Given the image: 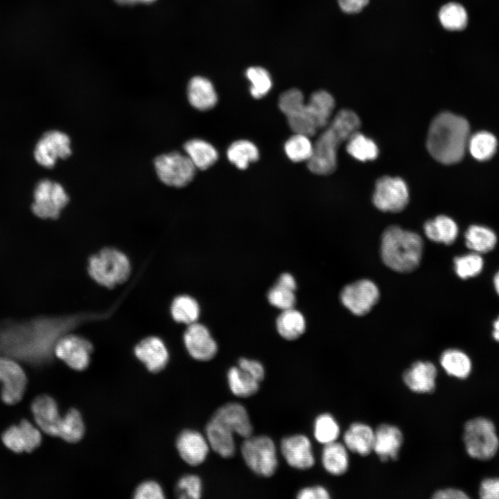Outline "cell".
<instances>
[{
    "instance_id": "db71d44e",
    "label": "cell",
    "mask_w": 499,
    "mask_h": 499,
    "mask_svg": "<svg viewBox=\"0 0 499 499\" xmlns=\"http://www.w3.org/2000/svg\"><path fill=\"white\" fill-rule=\"evenodd\" d=\"M277 283L294 291L297 288L295 278L289 273L282 274L279 277Z\"/></svg>"
},
{
    "instance_id": "ba28073f",
    "label": "cell",
    "mask_w": 499,
    "mask_h": 499,
    "mask_svg": "<svg viewBox=\"0 0 499 499\" xmlns=\"http://www.w3.org/2000/svg\"><path fill=\"white\" fill-rule=\"evenodd\" d=\"M463 440L468 454L482 460L493 457L499 446L493 423L482 417L475 418L466 423Z\"/></svg>"
},
{
    "instance_id": "277c9868",
    "label": "cell",
    "mask_w": 499,
    "mask_h": 499,
    "mask_svg": "<svg viewBox=\"0 0 499 499\" xmlns=\"http://www.w3.org/2000/svg\"><path fill=\"white\" fill-rule=\"evenodd\" d=\"M469 125L466 120L450 112H443L432 121L426 147L437 161L452 164L459 161L468 143Z\"/></svg>"
},
{
    "instance_id": "ab89813d",
    "label": "cell",
    "mask_w": 499,
    "mask_h": 499,
    "mask_svg": "<svg viewBox=\"0 0 499 499\" xmlns=\"http://www.w3.org/2000/svg\"><path fill=\"white\" fill-rule=\"evenodd\" d=\"M85 433V423L78 410L70 409L62 417L59 436L67 442L74 443L80 441Z\"/></svg>"
},
{
    "instance_id": "f1b7e54d",
    "label": "cell",
    "mask_w": 499,
    "mask_h": 499,
    "mask_svg": "<svg viewBox=\"0 0 499 499\" xmlns=\"http://www.w3.org/2000/svg\"><path fill=\"white\" fill-rule=\"evenodd\" d=\"M426 237L434 242L450 245L458 235V227L450 217L441 215L427 220L423 225Z\"/></svg>"
},
{
    "instance_id": "f907efd6",
    "label": "cell",
    "mask_w": 499,
    "mask_h": 499,
    "mask_svg": "<svg viewBox=\"0 0 499 499\" xmlns=\"http://www.w3.org/2000/svg\"><path fill=\"white\" fill-rule=\"evenodd\" d=\"M480 496L483 499H499V478H487L480 487Z\"/></svg>"
},
{
    "instance_id": "d6986e66",
    "label": "cell",
    "mask_w": 499,
    "mask_h": 499,
    "mask_svg": "<svg viewBox=\"0 0 499 499\" xmlns=\"http://www.w3.org/2000/svg\"><path fill=\"white\" fill-rule=\"evenodd\" d=\"M4 445L15 453L32 452L41 444L42 435L39 428L27 420H22L18 426H12L2 435Z\"/></svg>"
},
{
    "instance_id": "4fadbf2b",
    "label": "cell",
    "mask_w": 499,
    "mask_h": 499,
    "mask_svg": "<svg viewBox=\"0 0 499 499\" xmlns=\"http://www.w3.org/2000/svg\"><path fill=\"white\" fill-rule=\"evenodd\" d=\"M93 351L89 340L79 335L65 334L56 342L53 352L57 358L74 370L87 367Z\"/></svg>"
},
{
    "instance_id": "f6af8a7d",
    "label": "cell",
    "mask_w": 499,
    "mask_h": 499,
    "mask_svg": "<svg viewBox=\"0 0 499 499\" xmlns=\"http://www.w3.org/2000/svg\"><path fill=\"white\" fill-rule=\"evenodd\" d=\"M180 498L198 499L202 493V483L200 478L195 474L183 475L177 482Z\"/></svg>"
},
{
    "instance_id": "74e56055",
    "label": "cell",
    "mask_w": 499,
    "mask_h": 499,
    "mask_svg": "<svg viewBox=\"0 0 499 499\" xmlns=\"http://www.w3.org/2000/svg\"><path fill=\"white\" fill-rule=\"evenodd\" d=\"M170 313L175 322L189 325L197 322L200 315V307L193 297L180 295L173 299Z\"/></svg>"
},
{
    "instance_id": "d590c367",
    "label": "cell",
    "mask_w": 499,
    "mask_h": 499,
    "mask_svg": "<svg viewBox=\"0 0 499 499\" xmlns=\"http://www.w3.org/2000/svg\"><path fill=\"white\" fill-rule=\"evenodd\" d=\"M439 19L441 26L451 31L465 29L469 23V15L466 8L457 2L444 5L439 12Z\"/></svg>"
},
{
    "instance_id": "60d3db41",
    "label": "cell",
    "mask_w": 499,
    "mask_h": 499,
    "mask_svg": "<svg viewBox=\"0 0 499 499\" xmlns=\"http://www.w3.org/2000/svg\"><path fill=\"white\" fill-rule=\"evenodd\" d=\"M310 137L295 133L284 144V151L290 160L294 162L308 161L313 151Z\"/></svg>"
},
{
    "instance_id": "11a10c76",
    "label": "cell",
    "mask_w": 499,
    "mask_h": 499,
    "mask_svg": "<svg viewBox=\"0 0 499 499\" xmlns=\"http://www.w3.org/2000/svg\"><path fill=\"white\" fill-rule=\"evenodd\" d=\"M117 3L122 4V5H132L135 3H151L155 1L156 0H114Z\"/></svg>"
},
{
    "instance_id": "ee69618b",
    "label": "cell",
    "mask_w": 499,
    "mask_h": 499,
    "mask_svg": "<svg viewBox=\"0 0 499 499\" xmlns=\"http://www.w3.org/2000/svg\"><path fill=\"white\" fill-rule=\"evenodd\" d=\"M246 76L251 82L250 94L256 99L265 96L271 89L272 82L269 73L260 67H250Z\"/></svg>"
},
{
    "instance_id": "8d00e7d4",
    "label": "cell",
    "mask_w": 499,
    "mask_h": 499,
    "mask_svg": "<svg viewBox=\"0 0 499 499\" xmlns=\"http://www.w3.org/2000/svg\"><path fill=\"white\" fill-rule=\"evenodd\" d=\"M346 150L351 156L361 161L374 160L378 155L375 142L358 131L347 141Z\"/></svg>"
},
{
    "instance_id": "7a4b0ae2",
    "label": "cell",
    "mask_w": 499,
    "mask_h": 499,
    "mask_svg": "<svg viewBox=\"0 0 499 499\" xmlns=\"http://www.w3.org/2000/svg\"><path fill=\"white\" fill-rule=\"evenodd\" d=\"M279 107L294 133L310 137L329 123L335 100L329 93L319 90L313 93L305 103L300 90L290 89L280 95Z\"/></svg>"
},
{
    "instance_id": "7dc6e473",
    "label": "cell",
    "mask_w": 499,
    "mask_h": 499,
    "mask_svg": "<svg viewBox=\"0 0 499 499\" xmlns=\"http://www.w3.org/2000/svg\"><path fill=\"white\" fill-rule=\"evenodd\" d=\"M164 497L161 486L152 480L141 483L135 489L134 496L137 499H161Z\"/></svg>"
},
{
    "instance_id": "e0dca14e",
    "label": "cell",
    "mask_w": 499,
    "mask_h": 499,
    "mask_svg": "<svg viewBox=\"0 0 499 499\" xmlns=\"http://www.w3.org/2000/svg\"><path fill=\"white\" fill-rule=\"evenodd\" d=\"M184 342L189 355L199 361H208L216 355L218 345L208 329L198 322L189 324L184 333Z\"/></svg>"
},
{
    "instance_id": "7bdbcfd3",
    "label": "cell",
    "mask_w": 499,
    "mask_h": 499,
    "mask_svg": "<svg viewBox=\"0 0 499 499\" xmlns=\"http://www.w3.org/2000/svg\"><path fill=\"white\" fill-rule=\"evenodd\" d=\"M453 262L455 273L463 279L478 275L484 265L481 254L473 252L455 257Z\"/></svg>"
},
{
    "instance_id": "6f0895ef",
    "label": "cell",
    "mask_w": 499,
    "mask_h": 499,
    "mask_svg": "<svg viewBox=\"0 0 499 499\" xmlns=\"http://www.w3.org/2000/svg\"><path fill=\"white\" fill-rule=\"evenodd\" d=\"M492 335H493V339L499 342V331L493 329Z\"/></svg>"
},
{
    "instance_id": "5b68a950",
    "label": "cell",
    "mask_w": 499,
    "mask_h": 499,
    "mask_svg": "<svg viewBox=\"0 0 499 499\" xmlns=\"http://www.w3.org/2000/svg\"><path fill=\"white\" fill-rule=\"evenodd\" d=\"M423 242L415 232L400 227H388L383 233L380 256L383 263L398 272H410L420 264Z\"/></svg>"
},
{
    "instance_id": "680465c9",
    "label": "cell",
    "mask_w": 499,
    "mask_h": 499,
    "mask_svg": "<svg viewBox=\"0 0 499 499\" xmlns=\"http://www.w3.org/2000/svg\"><path fill=\"white\" fill-rule=\"evenodd\" d=\"M493 328L494 329L499 331V317L495 320L493 323Z\"/></svg>"
},
{
    "instance_id": "f35d334b",
    "label": "cell",
    "mask_w": 499,
    "mask_h": 499,
    "mask_svg": "<svg viewBox=\"0 0 499 499\" xmlns=\"http://www.w3.org/2000/svg\"><path fill=\"white\" fill-rule=\"evenodd\" d=\"M340 427L334 417L329 413L319 414L313 423V435L315 440L323 445L337 441Z\"/></svg>"
},
{
    "instance_id": "bcb514c9",
    "label": "cell",
    "mask_w": 499,
    "mask_h": 499,
    "mask_svg": "<svg viewBox=\"0 0 499 499\" xmlns=\"http://www.w3.org/2000/svg\"><path fill=\"white\" fill-rule=\"evenodd\" d=\"M268 299L271 305L282 310L293 308L296 301L294 290L277 283L269 290Z\"/></svg>"
},
{
    "instance_id": "816d5d0a",
    "label": "cell",
    "mask_w": 499,
    "mask_h": 499,
    "mask_svg": "<svg viewBox=\"0 0 499 499\" xmlns=\"http://www.w3.org/2000/svg\"><path fill=\"white\" fill-rule=\"evenodd\" d=\"M338 1L343 12L352 14L361 11L368 4L369 0H338Z\"/></svg>"
},
{
    "instance_id": "44dd1931",
    "label": "cell",
    "mask_w": 499,
    "mask_h": 499,
    "mask_svg": "<svg viewBox=\"0 0 499 499\" xmlns=\"http://www.w3.org/2000/svg\"><path fill=\"white\" fill-rule=\"evenodd\" d=\"M403 442V433L397 426L382 423L374 430L373 451L383 462L396 460Z\"/></svg>"
},
{
    "instance_id": "30bf717a",
    "label": "cell",
    "mask_w": 499,
    "mask_h": 499,
    "mask_svg": "<svg viewBox=\"0 0 499 499\" xmlns=\"http://www.w3.org/2000/svg\"><path fill=\"white\" fill-rule=\"evenodd\" d=\"M33 198L32 211L42 219H57L69 200L63 186L49 180H42L37 183Z\"/></svg>"
},
{
    "instance_id": "b9f144b4",
    "label": "cell",
    "mask_w": 499,
    "mask_h": 499,
    "mask_svg": "<svg viewBox=\"0 0 499 499\" xmlns=\"http://www.w3.org/2000/svg\"><path fill=\"white\" fill-rule=\"evenodd\" d=\"M469 150L476 159L484 161L491 157L496 150L497 140L491 133L482 131L475 133L468 141Z\"/></svg>"
},
{
    "instance_id": "d6a6232c",
    "label": "cell",
    "mask_w": 499,
    "mask_h": 499,
    "mask_svg": "<svg viewBox=\"0 0 499 499\" xmlns=\"http://www.w3.org/2000/svg\"><path fill=\"white\" fill-rule=\"evenodd\" d=\"M228 386L231 393L245 398L255 394L259 389V381L238 367H231L227 374Z\"/></svg>"
},
{
    "instance_id": "7402d4cb",
    "label": "cell",
    "mask_w": 499,
    "mask_h": 499,
    "mask_svg": "<svg viewBox=\"0 0 499 499\" xmlns=\"http://www.w3.org/2000/svg\"><path fill=\"white\" fill-rule=\"evenodd\" d=\"M31 411L38 428L46 434L59 436L62 417L55 401L48 395L36 397L31 403Z\"/></svg>"
},
{
    "instance_id": "e575fe53",
    "label": "cell",
    "mask_w": 499,
    "mask_h": 499,
    "mask_svg": "<svg viewBox=\"0 0 499 499\" xmlns=\"http://www.w3.org/2000/svg\"><path fill=\"white\" fill-rule=\"evenodd\" d=\"M229 161L238 168L244 170L249 164L259 158V149L254 143L248 140H238L233 142L227 149Z\"/></svg>"
},
{
    "instance_id": "ffe728a7",
    "label": "cell",
    "mask_w": 499,
    "mask_h": 499,
    "mask_svg": "<svg viewBox=\"0 0 499 499\" xmlns=\"http://www.w3.org/2000/svg\"><path fill=\"white\" fill-rule=\"evenodd\" d=\"M437 370L427 360H418L404 371L402 379L405 386L418 394L432 393L436 387Z\"/></svg>"
},
{
    "instance_id": "9f6ffc18",
    "label": "cell",
    "mask_w": 499,
    "mask_h": 499,
    "mask_svg": "<svg viewBox=\"0 0 499 499\" xmlns=\"http://www.w3.org/2000/svg\"><path fill=\"white\" fill-rule=\"evenodd\" d=\"M493 286L496 292L499 295V271L497 272L493 277Z\"/></svg>"
},
{
    "instance_id": "6da1fadb",
    "label": "cell",
    "mask_w": 499,
    "mask_h": 499,
    "mask_svg": "<svg viewBox=\"0 0 499 499\" xmlns=\"http://www.w3.org/2000/svg\"><path fill=\"white\" fill-rule=\"evenodd\" d=\"M77 319L40 317L5 322L0 325V351L9 357L28 359L46 351H53L58 340Z\"/></svg>"
},
{
    "instance_id": "3957f363",
    "label": "cell",
    "mask_w": 499,
    "mask_h": 499,
    "mask_svg": "<svg viewBox=\"0 0 499 499\" xmlns=\"http://www.w3.org/2000/svg\"><path fill=\"white\" fill-rule=\"evenodd\" d=\"M360 126V119L354 112L345 109L340 110L313 144L312 156L307 161L309 170L320 175L333 173L337 168L339 146L358 131Z\"/></svg>"
},
{
    "instance_id": "83f0119b",
    "label": "cell",
    "mask_w": 499,
    "mask_h": 499,
    "mask_svg": "<svg viewBox=\"0 0 499 499\" xmlns=\"http://www.w3.org/2000/svg\"><path fill=\"white\" fill-rule=\"evenodd\" d=\"M348 451L344 443L337 441L324 445L321 461L325 471L335 476L344 474L349 466Z\"/></svg>"
},
{
    "instance_id": "1f68e13d",
    "label": "cell",
    "mask_w": 499,
    "mask_h": 499,
    "mask_svg": "<svg viewBox=\"0 0 499 499\" xmlns=\"http://www.w3.org/2000/svg\"><path fill=\"white\" fill-rule=\"evenodd\" d=\"M276 324L279 334L288 340L298 338L306 329L304 315L293 308L282 310L277 319Z\"/></svg>"
},
{
    "instance_id": "f546056e",
    "label": "cell",
    "mask_w": 499,
    "mask_h": 499,
    "mask_svg": "<svg viewBox=\"0 0 499 499\" xmlns=\"http://www.w3.org/2000/svg\"><path fill=\"white\" fill-rule=\"evenodd\" d=\"M185 154L191 160L196 168L206 170L213 166L218 158L216 149L209 142L193 139L184 144Z\"/></svg>"
},
{
    "instance_id": "4dcf8cb0",
    "label": "cell",
    "mask_w": 499,
    "mask_h": 499,
    "mask_svg": "<svg viewBox=\"0 0 499 499\" xmlns=\"http://www.w3.org/2000/svg\"><path fill=\"white\" fill-rule=\"evenodd\" d=\"M464 238L466 247L480 254L491 251L497 243V236L492 229L477 225L467 229Z\"/></svg>"
},
{
    "instance_id": "cb8c5ba5",
    "label": "cell",
    "mask_w": 499,
    "mask_h": 499,
    "mask_svg": "<svg viewBox=\"0 0 499 499\" xmlns=\"http://www.w3.org/2000/svg\"><path fill=\"white\" fill-rule=\"evenodd\" d=\"M136 357L151 372L162 370L168 361L169 354L163 341L155 336L140 341L134 349Z\"/></svg>"
},
{
    "instance_id": "f5cc1de1",
    "label": "cell",
    "mask_w": 499,
    "mask_h": 499,
    "mask_svg": "<svg viewBox=\"0 0 499 499\" xmlns=\"http://www.w3.org/2000/svg\"><path fill=\"white\" fill-rule=\"evenodd\" d=\"M432 498L434 499H466L469 496L462 491L457 489L448 488L435 491Z\"/></svg>"
},
{
    "instance_id": "7c38bea8",
    "label": "cell",
    "mask_w": 499,
    "mask_h": 499,
    "mask_svg": "<svg viewBox=\"0 0 499 499\" xmlns=\"http://www.w3.org/2000/svg\"><path fill=\"white\" fill-rule=\"evenodd\" d=\"M380 291L376 284L369 279H360L344 286L340 295L342 305L355 315L369 313L376 304Z\"/></svg>"
},
{
    "instance_id": "836d02e7",
    "label": "cell",
    "mask_w": 499,
    "mask_h": 499,
    "mask_svg": "<svg viewBox=\"0 0 499 499\" xmlns=\"http://www.w3.org/2000/svg\"><path fill=\"white\" fill-rule=\"evenodd\" d=\"M440 364L449 376L458 378H466L471 370V362L469 356L456 349L444 351L440 357Z\"/></svg>"
},
{
    "instance_id": "9a60e30c",
    "label": "cell",
    "mask_w": 499,
    "mask_h": 499,
    "mask_svg": "<svg viewBox=\"0 0 499 499\" xmlns=\"http://www.w3.org/2000/svg\"><path fill=\"white\" fill-rule=\"evenodd\" d=\"M1 397L4 403L13 405L22 399L27 378L21 366L11 357L0 356Z\"/></svg>"
},
{
    "instance_id": "484cf974",
    "label": "cell",
    "mask_w": 499,
    "mask_h": 499,
    "mask_svg": "<svg viewBox=\"0 0 499 499\" xmlns=\"http://www.w3.org/2000/svg\"><path fill=\"white\" fill-rule=\"evenodd\" d=\"M374 430L362 422L351 423L343 435V443L347 449L361 456H367L373 451Z\"/></svg>"
},
{
    "instance_id": "4316f807",
    "label": "cell",
    "mask_w": 499,
    "mask_h": 499,
    "mask_svg": "<svg viewBox=\"0 0 499 499\" xmlns=\"http://www.w3.org/2000/svg\"><path fill=\"white\" fill-rule=\"evenodd\" d=\"M187 96L191 106L200 111L212 109L218 101L213 85L208 79L201 76H195L190 80Z\"/></svg>"
},
{
    "instance_id": "d4e9b609",
    "label": "cell",
    "mask_w": 499,
    "mask_h": 499,
    "mask_svg": "<svg viewBox=\"0 0 499 499\" xmlns=\"http://www.w3.org/2000/svg\"><path fill=\"white\" fill-rule=\"evenodd\" d=\"M234 432L213 417L205 427V436L210 448L223 458L233 457L236 452Z\"/></svg>"
},
{
    "instance_id": "2e32d148",
    "label": "cell",
    "mask_w": 499,
    "mask_h": 499,
    "mask_svg": "<svg viewBox=\"0 0 499 499\" xmlns=\"http://www.w3.org/2000/svg\"><path fill=\"white\" fill-rule=\"evenodd\" d=\"M280 451L286 463L298 470H306L315 464L313 446L309 438L303 434L283 437L280 443Z\"/></svg>"
},
{
    "instance_id": "c3c4849f",
    "label": "cell",
    "mask_w": 499,
    "mask_h": 499,
    "mask_svg": "<svg viewBox=\"0 0 499 499\" xmlns=\"http://www.w3.org/2000/svg\"><path fill=\"white\" fill-rule=\"evenodd\" d=\"M238 365L241 369L259 382L265 378V368L259 361L241 358L238 360Z\"/></svg>"
},
{
    "instance_id": "9c48e42d",
    "label": "cell",
    "mask_w": 499,
    "mask_h": 499,
    "mask_svg": "<svg viewBox=\"0 0 499 499\" xmlns=\"http://www.w3.org/2000/svg\"><path fill=\"white\" fill-rule=\"evenodd\" d=\"M154 165L157 177L164 184L181 188L194 178L196 167L186 154L172 152L157 157Z\"/></svg>"
},
{
    "instance_id": "5bb4252c",
    "label": "cell",
    "mask_w": 499,
    "mask_h": 499,
    "mask_svg": "<svg viewBox=\"0 0 499 499\" xmlns=\"http://www.w3.org/2000/svg\"><path fill=\"white\" fill-rule=\"evenodd\" d=\"M71 154L69 137L58 130L45 132L37 143L34 157L41 166L53 168L60 159H66Z\"/></svg>"
},
{
    "instance_id": "603a6c76",
    "label": "cell",
    "mask_w": 499,
    "mask_h": 499,
    "mask_svg": "<svg viewBox=\"0 0 499 499\" xmlns=\"http://www.w3.org/2000/svg\"><path fill=\"white\" fill-rule=\"evenodd\" d=\"M212 417L218 420L234 434L247 438L252 435V425L246 408L237 402L227 403L218 408Z\"/></svg>"
},
{
    "instance_id": "681fc988",
    "label": "cell",
    "mask_w": 499,
    "mask_h": 499,
    "mask_svg": "<svg viewBox=\"0 0 499 499\" xmlns=\"http://www.w3.org/2000/svg\"><path fill=\"white\" fill-rule=\"evenodd\" d=\"M298 499H329V491L322 485L306 487L297 493Z\"/></svg>"
},
{
    "instance_id": "8992f818",
    "label": "cell",
    "mask_w": 499,
    "mask_h": 499,
    "mask_svg": "<svg viewBox=\"0 0 499 499\" xmlns=\"http://www.w3.org/2000/svg\"><path fill=\"white\" fill-rule=\"evenodd\" d=\"M88 272L96 283L112 288L128 280L131 266L125 254L114 248L106 247L89 258Z\"/></svg>"
},
{
    "instance_id": "ac0fdd59",
    "label": "cell",
    "mask_w": 499,
    "mask_h": 499,
    "mask_svg": "<svg viewBox=\"0 0 499 499\" xmlns=\"http://www.w3.org/2000/svg\"><path fill=\"white\" fill-rule=\"evenodd\" d=\"M176 447L181 458L189 465L194 466L206 460L210 449L206 436L191 429L180 433Z\"/></svg>"
},
{
    "instance_id": "8fae6325",
    "label": "cell",
    "mask_w": 499,
    "mask_h": 499,
    "mask_svg": "<svg viewBox=\"0 0 499 499\" xmlns=\"http://www.w3.org/2000/svg\"><path fill=\"white\" fill-rule=\"evenodd\" d=\"M372 201L374 206L382 211H401L409 201L408 186L400 177H382L376 183Z\"/></svg>"
},
{
    "instance_id": "52a82bcc",
    "label": "cell",
    "mask_w": 499,
    "mask_h": 499,
    "mask_svg": "<svg viewBox=\"0 0 499 499\" xmlns=\"http://www.w3.org/2000/svg\"><path fill=\"white\" fill-rule=\"evenodd\" d=\"M240 452L246 465L256 475L268 478L276 472L277 450L274 441L270 437L251 435L245 438Z\"/></svg>"
}]
</instances>
